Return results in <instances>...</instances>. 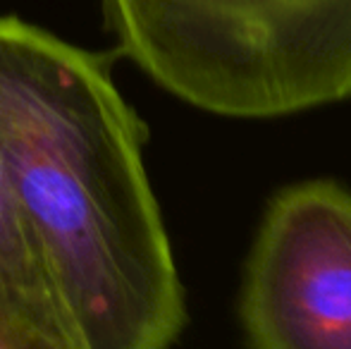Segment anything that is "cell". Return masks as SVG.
I'll use <instances>...</instances> for the list:
<instances>
[{"instance_id": "6da1fadb", "label": "cell", "mask_w": 351, "mask_h": 349, "mask_svg": "<svg viewBox=\"0 0 351 349\" xmlns=\"http://www.w3.org/2000/svg\"><path fill=\"white\" fill-rule=\"evenodd\" d=\"M0 156L74 349H170L184 289L110 62L0 17Z\"/></svg>"}, {"instance_id": "5b68a950", "label": "cell", "mask_w": 351, "mask_h": 349, "mask_svg": "<svg viewBox=\"0 0 351 349\" xmlns=\"http://www.w3.org/2000/svg\"><path fill=\"white\" fill-rule=\"evenodd\" d=\"M0 349H72L53 337L24 330L12 323L0 321Z\"/></svg>"}, {"instance_id": "7a4b0ae2", "label": "cell", "mask_w": 351, "mask_h": 349, "mask_svg": "<svg viewBox=\"0 0 351 349\" xmlns=\"http://www.w3.org/2000/svg\"><path fill=\"white\" fill-rule=\"evenodd\" d=\"M125 56L189 106L270 120L351 98V0H101Z\"/></svg>"}, {"instance_id": "3957f363", "label": "cell", "mask_w": 351, "mask_h": 349, "mask_svg": "<svg viewBox=\"0 0 351 349\" xmlns=\"http://www.w3.org/2000/svg\"><path fill=\"white\" fill-rule=\"evenodd\" d=\"M239 313L251 349H351V189L308 180L270 201Z\"/></svg>"}, {"instance_id": "277c9868", "label": "cell", "mask_w": 351, "mask_h": 349, "mask_svg": "<svg viewBox=\"0 0 351 349\" xmlns=\"http://www.w3.org/2000/svg\"><path fill=\"white\" fill-rule=\"evenodd\" d=\"M0 321L72 347L0 156Z\"/></svg>"}]
</instances>
